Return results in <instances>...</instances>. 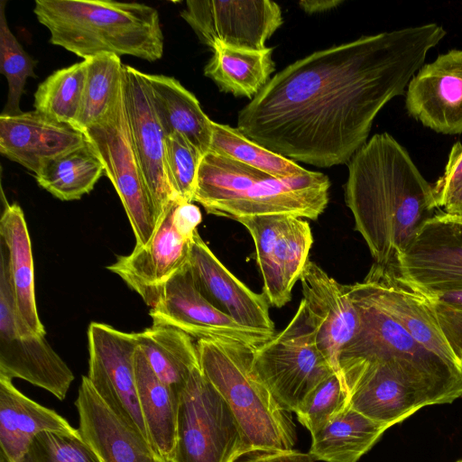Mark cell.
<instances>
[{"mask_svg": "<svg viewBox=\"0 0 462 462\" xmlns=\"http://www.w3.org/2000/svg\"><path fill=\"white\" fill-rule=\"evenodd\" d=\"M446 33L430 23L312 52L272 77L239 111L236 128L295 162L347 164Z\"/></svg>", "mask_w": 462, "mask_h": 462, "instance_id": "obj_1", "label": "cell"}, {"mask_svg": "<svg viewBox=\"0 0 462 462\" xmlns=\"http://www.w3.org/2000/svg\"><path fill=\"white\" fill-rule=\"evenodd\" d=\"M345 202L374 260L395 263L438 208L433 184L388 133L373 135L347 163Z\"/></svg>", "mask_w": 462, "mask_h": 462, "instance_id": "obj_2", "label": "cell"}, {"mask_svg": "<svg viewBox=\"0 0 462 462\" xmlns=\"http://www.w3.org/2000/svg\"><path fill=\"white\" fill-rule=\"evenodd\" d=\"M329 187L328 177L320 171L274 177L208 152L199 163L193 202L208 214L233 220L263 215L316 220L328 203Z\"/></svg>", "mask_w": 462, "mask_h": 462, "instance_id": "obj_3", "label": "cell"}, {"mask_svg": "<svg viewBox=\"0 0 462 462\" xmlns=\"http://www.w3.org/2000/svg\"><path fill=\"white\" fill-rule=\"evenodd\" d=\"M33 13L50 42L86 60L102 54L155 61L163 54L158 11L136 2L36 0Z\"/></svg>", "mask_w": 462, "mask_h": 462, "instance_id": "obj_4", "label": "cell"}, {"mask_svg": "<svg viewBox=\"0 0 462 462\" xmlns=\"http://www.w3.org/2000/svg\"><path fill=\"white\" fill-rule=\"evenodd\" d=\"M196 344L200 370L230 407L250 454L293 449L295 424L256 372L255 347L223 339Z\"/></svg>", "mask_w": 462, "mask_h": 462, "instance_id": "obj_5", "label": "cell"}, {"mask_svg": "<svg viewBox=\"0 0 462 462\" xmlns=\"http://www.w3.org/2000/svg\"><path fill=\"white\" fill-rule=\"evenodd\" d=\"M350 406L388 428L422 407L451 403L462 384L427 375L393 358L356 365L341 371Z\"/></svg>", "mask_w": 462, "mask_h": 462, "instance_id": "obj_6", "label": "cell"}, {"mask_svg": "<svg viewBox=\"0 0 462 462\" xmlns=\"http://www.w3.org/2000/svg\"><path fill=\"white\" fill-rule=\"evenodd\" d=\"M250 454L227 402L195 368L179 397L177 435L170 462H236Z\"/></svg>", "mask_w": 462, "mask_h": 462, "instance_id": "obj_7", "label": "cell"}, {"mask_svg": "<svg viewBox=\"0 0 462 462\" xmlns=\"http://www.w3.org/2000/svg\"><path fill=\"white\" fill-rule=\"evenodd\" d=\"M81 132L120 198L135 237L134 247L144 246L156 229L157 218L133 145L124 78L107 112Z\"/></svg>", "mask_w": 462, "mask_h": 462, "instance_id": "obj_8", "label": "cell"}, {"mask_svg": "<svg viewBox=\"0 0 462 462\" xmlns=\"http://www.w3.org/2000/svg\"><path fill=\"white\" fill-rule=\"evenodd\" d=\"M201 220L198 206L172 200L158 220L150 241L117 257L107 270L117 274L151 309L154 308L165 284L187 265Z\"/></svg>", "mask_w": 462, "mask_h": 462, "instance_id": "obj_9", "label": "cell"}, {"mask_svg": "<svg viewBox=\"0 0 462 462\" xmlns=\"http://www.w3.org/2000/svg\"><path fill=\"white\" fill-rule=\"evenodd\" d=\"M254 365L276 400L294 412L336 373L317 347L302 301L282 330L254 348Z\"/></svg>", "mask_w": 462, "mask_h": 462, "instance_id": "obj_10", "label": "cell"}, {"mask_svg": "<svg viewBox=\"0 0 462 462\" xmlns=\"http://www.w3.org/2000/svg\"><path fill=\"white\" fill-rule=\"evenodd\" d=\"M358 317L359 328L339 356V371L360 364L393 358L404 366L462 384V370L415 340L389 317L358 285H346Z\"/></svg>", "mask_w": 462, "mask_h": 462, "instance_id": "obj_11", "label": "cell"}, {"mask_svg": "<svg viewBox=\"0 0 462 462\" xmlns=\"http://www.w3.org/2000/svg\"><path fill=\"white\" fill-rule=\"evenodd\" d=\"M251 235L263 282V293L270 305L282 308L304 269L313 244L308 221L290 215H263L235 219Z\"/></svg>", "mask_w": 462, "mask_h": 462, "instance_id": "obj_12", "label": "cell"}, {"mask_svg": "<svg viewBox=\"0 0 462 462\" xmlns=\"http://www.w3.org/2000/svg\"><path fill=\"white\" fill-rule=\"evenodd\" d=\"M0 375L27 381L60 401L65 400L75 379L45 336L32 333L19 320L6 268L1 261Z\"/></svg>", "mask_w": 462, "mask_h": 462, "instance_id": "obj_13", "label": "cell"}, {"mask_svg": "<svg viewBox=\"0 0 462 462\" xmlns=\"http://www.w3.org/2000/svg\"><path fill=\"white\" fill-rule=\"evenodd\" d=\"M88 342L87 377L90 384L118 417L150 442L136 389L134 359L139 346L136 333L91 322Z\"/></svg>", "mask_w": 462, "mask_h": 462, "instance_id": "obj_14", "label": "cell"}, {"mask_svg": "<svg viewBox=\"0 0 462 462\" xmlns=\"http://www.w3.org/2000/svg\"><path fill=\"white\" fill-rule=\"evenodd\" d=\"M393 264L424 295L462 289V216L436 212Z\"/></svg>", "mask_w": 462, "mask_h": 462, "instance_id": "obj_15", "label": "cell"}, {"mask_svg": "<svg viewBox=\"0 0 462 462\" xmlns=\"http://www.w3.org/2000/svg\"><path fill=\"white\" fill-rule=\"evenodd\" d=\"M180 16L211 50L263 51L282 24L281 7L270 0H189Z\"/></svg>", "mask_w": 462, "mask_h": 462, "instance_id": "obj_16", "label": "cell"}, {"mask_svg": "<svg viewBox=\"0 0 462 462\" xmlns=\"http://www.w3.org/2000/svg\"><path fill=\"white\" fill-rule=\"evenodd\" d=\"M149 314L152 324L173 327L198 340H232L257 347L273 336L241 326L216 309L196 287L188 263L165 284Z\"/></svg>", "mask_w": 462, "mask_h": 462, "instance_id": "obj_17", "label": "cell"}, {"mask_svg": "<svg viewBox=\"0 0 462 462\" xmlns=\"http://www.w3.org/2000/svg\"><path fill=\"white\" fill-rule=\"evenodd\" d=\"M357 283L415 340L462 370V363L446 341L426 298L401 275L393 263H374L364 280Z\"/></svg>", "mask_w": 462, "mask_h": 462, "instance_id": "obj_18", "label": "cell"}, {"mask_svg": "<svg viewBox=\"0 0 462 462\" xmlns=\"http://www.w3.org/2000/svg\"><path fill=\"white\" fill-rule=\"evenodd\" d=\"M308 319L319 351L341 376L339 356L359 328V317L346 285L308 260L300 276ZM342 377V376H341Z\"/></svg>", "mask_w": 462, "mask_h": 462, "instance_id": "obj_19", "label": "cell"}, {"mask_svg": "<svg viewBox=\"0 0 462 462\" xmlns=\"http://www.w3.org/2000/svg\"><path fill=\"white\" fill-rule=\"evenodd\" d=\"M124 91L133 145L158 222L170 203L179 199L165 172V135L152 102L145 73L124 65Z\"/></svg>", "mask_w": 462, "mask_h": 462, "instance_id": "obj_20", "label": "cell"}, {"mask_svg": "<svg viewBox=\"0 0 462 462\" xmlns=\"http://www.w3.org/2000/svg\"><path fill=\"white\" fill-rule=\"evenodd\" d=\"M405 107L436 133H462V50L440 54L418 70L407 86Z\"/></svg>", "mask_w": 462, "mask_h": 462, "instance_id": "obj_21", "label": "cell"}, {"mask_svg": "<svg viewBox=\"0 0 462 462\" xmlns=\"http://www.w3.org/2000/svg\"><path fill=\"white\" fill-rule=\"evenodd\" d=\"M188 268L193 282L216 309L248 328L275 334L270 304L263 293H256L238 280L195 232Z\"/></svg>", "mask_w": 462, "mask_h": 462, "instance_id": "obj_22", "label": "cell"}, {"mask_svg": "<svg viewBox=\"0 0 462 462\" xmlns=\"http://www.w3.org/2000/svg\"><path fill=\"white\" fill-rule=\"evenodd\" d=\"M86 143L84 134L72 125L35 110L0 115V152L35 175L51 161Z\"/></svg>", "mask_w": 462, "mask_h": 462, "instance_id": "obj_23", "label": "cell"}, {"mask_svg": "<svg viewBox=\"0 0 462 462\" xmlns=\"http://www.w3.org/2000/svg\"><path fill=\"white\" fill-rule=\"evenodd\" d=\"M75 406L79 430L101 462H166L152 444L118 417L83 375Z\"/></svg>", "mask_w": 462, "mask_h": 462, "instance_id": "obj_24", "label": "cell"}, {"mask_svg": "<svg viewBox=\"0 0 462 462\" xmlns=\"http://www.w3.org/2000/svg\"><path fill=\"white\" fill-rule=\"evenodd\" d=\"M0 261L8 274L19 320L32 333L45 336L37 310L32 244L21 207L6 204L0 219Z\"/></svg>", "mask_w": 462, "mask_h": 462, "instance_id": "obj_25", "label": "cell"}, {"mask_svg": "<svg viewBox=\"0 0 462 462\" xmlns=\"http://www.w3.org/2000/svg\"><path fill=\"white\" fill-rule=\"evenodd\" d=\"M79 434L65 418L22 393L12 379L0 375V449L20 462L33 438L42 431Z\"/></svg>", "mask_w": 462, "mask_h": 462, "instance_id": "obj_26", "label": "cell"}, {"mask_svg": "<svg viewBox=\"0 0 462 462\" xmlns=\"http://www.w3.org/2000/svg\"><path fill=\"white\" fill-rule=\"evenodd\" d=\"M152 102L165 136L180 134L200 152L209 151L213 121L197 97L175 78L145 73Z\"/></svg>", "mask_w": 462, "mask_h": 462, "instance_id": "obj_27", "label": "cell"}, {"mask_svg": "<svg viewBox=\"0 0 462 462\" xmlns=\"http://www.w3.org/2000/svg\"><path fill=\"white\" fill-rule=\"evenodd\" d=\"M134 364L138 401L150 442L170 462L176 443L179 397L156 376L139 346Z\"/></svg>", "mask_w": 462, "mask_h": 462, "instance_id": "obj_28", "label": "cell"}, {"mask_svg": "<svg viewBox=\"0 0 462 462\" xmlns=\"http://www.w3.org/2000/svg\"><path fill=\"white\" fill-rule=\"evenodd\" d=\"M389 429L354 410L350 404L311 434L310 455L325 462H357Z\"/></svg>", "mask_w": 462, "mask_h": 462, "instance_id": "obj_29", "label": "cell"}, {"mask_svg": "<svg viewBox=\"0 0 462 462\" xmlns=\"http://www.w3.org/2000/svg\"><path fill=\"white\" fill-rule=\"evenodd\" d=\"M136 337L156 376L180 397L192 371L199 367L192 337L173 327L155 324L136 333Z\"/></svg>", "mask_w": 462, "mask_h": 462, "instance_id": "obj_30", "label": "cell"}, {"mask_svg": "<svg viewBox=\"0 0 462 462\" xmlns=\"http://www.w3.org/2000/svg\"><path fill=\"white\" fill-rule=\"evenodd\" d=\"M204 68L206 77L218 88L251 100L270 80L275 70L273 48L263 51L217 46Z\"/></svg>", "mask_w": 462, "mask_h": 462, "instance_id": "obj_31", "label": "cell"}, {"mask_svg": "<svg viewBox=\"0 0 462 462\" xmlns=\"http://www.w3.org/2000/svg\"><path fill=\"white\" fill-rule=\"evenodd\" d=\"M103 173L101 161L87 143L51 161L35 180L55 198L69 201L89 193Z\"/></svg>", "mask_w": 462, "mask_h": 462, "instance_id": "obj_32", "label": "cell"}, {"mask_svg": "<svg viewBox=\"0 0 462 462\" xmlns=\"http://www.w3.org/2000/svg\"><path fill=\"white\" fill-rule=\"evenodd\" d=\"M86 60L87 73L81 106L73 124L80 131L107 112L124 78V64L116 54L102 53Z\"/></svg>", "mask_w": 462, "mask_h": 462, "instance_id": "obj_33", "label": "cell"}, {"mask_svg": "<svg viewBox=\"0 0 462 462\" xmlns=\"http://www.w3.org/2000/svg\"><path fill=\"white\" fill-rule=\"evenodd\" d=\"M86 73V60L55 70L38 86L34 110L73 125L81 106Z\"/></svg>", "mask_w": 462, "mask_h": 462, "instance_id": "obj_34", "label": "cell"}, {"mask_svg": "<svg viewBox=\"0 0 462 462\" xmlns=\"http://www.w3.org/2000/svg\"><path fill=\"white\" fill-rule=\"evenodd\" d=\"M208 152L231 158L274 177H290L306 169L247 138L237 128L213 121Z\"/></svg>", "mask_w": 462, "mask_h": 462, "instance_id": "obj_35", "label": "cell"}, {"mask_svg": "<svg viewBox=\"0 0 462 462\" xmlns=\"http://www.w3.org/2000/svg\"><path fill=\"white\" fill-rule=\"evenodd\" d=\"M6 1L0 2V73L8 83L7 100L2 115L16 116L28 78H35V60L23 50L11 32L5 16Z\"/></svg>", "mask_w": 462, "mask_h": 462, "instance_id": "obj_36", "label": "cell"}, {"mask_svg": "<svg viewBox=\"0 0 462 462\" xmlns=\"http://www.w3.org/2000/svg\"><path fill=\"white\" fill-rule=\"evenodd\" d=\"M348 406V390L343 378L334 373L310 393L295 413L313 434Z\"/></svg>", "mask_w": 462, "mask_h": 462, "instance_id": "obj_37", "label": "cell"}, {"mask_svg": "<svg viewBox=\"0 0 462 462\" xmlns=\"http://www.w3.org/2000/svg\"><path fill=\"white\" fill-rule=\"evenodd\" d=\"M203 155L180 134L165 136L164 166L174 196L193 202L196 180Z\"/></svg>", "mask_w": 462, "mask_h": 462, "instance_id": "obj_38", "label": "cell"}, {"mask_svg": "<svg viewBox=\"0 0 462 462\" xmlns=\"http://www.w3.org/2000/svg\"><path fill=\"white\" fill-rule=\"evenodd\" d=\"M20 462H101L79 434L42 431L37 434Z\"/></svg>", "mask_w": 462, "mask_h": 462, "instance_id": "obj_39", "label": "cell"}, {"mask_svg": "<svg viewBox=\"0 0 462 462\" xmlns=\"http://www.w3.org/2000/svg\"><path fill=\"white\" fill-rule=\"evenodd\" d=\"M424 297L449 347L462 363V289Z\"/></svg>", "mask_w": 462, "mask_h": 462, "instance_id": "obj_40", "label": "cell"}, {"mask_svg": "<svg viewBox=\"0 0 462 462\" xmlns=\"http://www.w3.org/2000/svg\"><path fill=\"white\" fill-rule=\"evenodd\" d=\"M438 208L462 216V143L453 144L442 175L433 184Z\"/></svg>", "mask_w": 462, "mask_h": 462, "instance_id": "obj_41", "label": "cell"}, {"mask_svg": "<svg viewBox=\"0 0 462 462\" xmlns=\"http://www.w3.org/2000/svg\"><path fill=\"white\" fill-rule=\"evenodd\" d=\"M310 453L291 449L275 452H260L242 462H314Z\"/></svg>", "mask_w": 462, "mask_h": 462, "instance_id": "obj_42", "label": "cell"}, {"mask_svg": "<svg viewBox=\"0 0 462 462\" xmlns=\"http://www.w3.org/2000/svg\"><path fill=\"white\" fill-rule=\"evenodd\" d=\"M342 3L343 0H302L299 5L305 13L312 14L331 10Z\"/></svg>", "mask_w": 462, "mask_h": 462, "instance_id": "obj_43", "label": "cell"}, {"mask_svg": "<svg viewBox=\"0 0 462 462\" xmlns=\"http://www.w3.org/2000/svg\"><path fill=\"white\" fill-rule=\"evenodd\" d=\"M0 462H12L8 457L0 449Z\"/></svg>", "mask_w": 462, "mask_h": 462, "instance_id": "obj_44", "label": "cell"}, {"mask_svg": "<svg viewBox=\"0 0 462 462\" xmlns=\"http://www.w3.org/2000/svg\"><path fill=\"white\" fill-rule=\"evenodd\" d=\"M456 462H462V459H459V460H457V461H456Z\"/></svg>", "mask_w": 462, "mask_h": 462, "instance_id": "obj_45", "label": "cell"}]
</instances>
